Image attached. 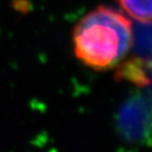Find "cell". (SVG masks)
I'll return each mask as SVG.
<instances>
[{
	"label": "cell",
	"mask_w": 152,
	"mask_h": 152,
	"mask_svg": "<svg viewBox=\"0 0 152 152\" xmlns=\"http://www.w3.org/2000/svg\"><path fill=\"white\" fill-rule=\"evenodd\" d=\"M117 4L130 19L142 24L152 23V0H116Z\"/></svg>",
	"instance_id": "obj_2"
},
{
	"label": "cell",
	"mask_w": 152,
	"mask_h": 152,
	"mask_svg": "<svg viewBox=\"0 0 152 152\" xmlns=\"http://www.w3.org/2000/svg\"><path fill=\"white\" fill-rule=\"evenodd\" d=\"M12 7L17 12L26 14L30 11H32L33 5H32L31 1H28V0H14L12 3Z\"/></svg>",
	"instance_id": "obj_3"
},
{
	"label": "cell",
	"mask_w": 152,
	"mask_h": 152,
	"mask_svg": "<svg viewBox=\"0 0 152 152\" xmlns=\"http://www.w3.org/2000/svg\"><path fill=\"white\" fill-rule=\"evenodd\" d=\"M134 42L131 19L121 10L100 4L83 15L72 32L75 57L95 71L116 68Z\"/></svg>",
	"instance_id": "obj_1"
}]
</instances>
